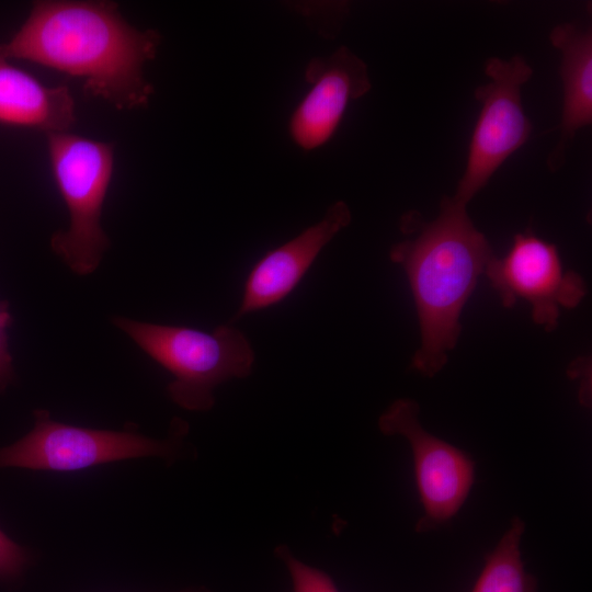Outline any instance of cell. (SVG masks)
I'll return each mask as SVG.
<instances>
[{
	"mask_svg": "<svg viewBox=\"0 0 592 592\" xmlns=\"http://www.w3.org/2000/svg\"><path fill=\"white\" fill-rule=\"evenodd\" d=\"M178 592H212L207 588L200 587V588H187Z\"/></svg>",
	"mask_w": 592,
	"mask_h": 592,
	"instance_id": "obj_17",
	"label": "cell"
},
{
	"mask_svg": "<svg viewBox=\"0 0 592 592\" xmlns=\"http://www.w3.org/2000/svg\"><path fill=\"white\" fill-rule=\"evenodd\" d=\"M27 562V551L0 531V579L12 580L18 578Z\"/></svg>",
	"mask_w": 592,
	"mask_h": 592,
	"instance_id": "obj_15",
	"label": "cell"
},
{
	"mask_svg": "<svg viewBox=\"0 0 592 592\" xmlns=\"http://www.w3.org/2000/svg\"><path fill=\"white\" fill-rule=\"evenodd\" d=\"M34 428L12 445L0 448V468L21 467L34 470L73 471L112 462L160 457L175 460L187 425L179 419L172 435L156 440L135 431L81 428L54 421L49 411L37 409Z\"/></svg>",
	"mask_w": 592,
	"mask_h": 592,
	"instance_id": "obj_5",
	"label": "cell"
},
{
	"mask_svg": "<svg viewBox=\"0 0 592 592\" xmlns=\"http://www.w3.org/2000/svg\"><path fill=\"white\" fill-rule=\"evenodd\" d=\"M13 321L8 301H0V395L13 382L14 369L9 350L8 329Z\"/></svg>",
	"mask_w": 592,
	"mask_h": 592,
	"instance_id": "obj_16",
	"label": "cell"
},
{
	"mask_svg": "<svg viewBox=\"0 0 592 592\" xmlns=\"http://www.w3.org/2000/svg\"><path fill=\"white\" fill-rule=\"evenodd\" d=\"M549 39L561 54L563 90L561 136L547 159L549 169L557 171L577 132L592 122V32L577 23H560L551 30Z\"/></svg>",
	"mask_w": 592,
	"mask_h": 592,
	"instance_id": "obj_11",
	"label": "cell"
},
{
	"mask_svg": "<svg viewBox=\"0 0 592 592\" xmlns=\"http://www.w3.org/2000/svg\"><path fill=\"white\" fill-rule=\"evenodd\" d=\"M76 103L68 87H49L0 54V123L50 133L69 132Z\"/></svg>",
	"mask_w": 592,
	"mask_h": 592,
	"instance_id": "obj_12",
	"label": "cell"
},
{
	"mask_svg": "<svg viewBox=\"0 0 592 592\" xmlns=\"http://www.w3.org/2000/svg\"><path fill=\"white\" fill-rule=\"evenodd\" d=\"M305 78L310 88L289 117L288 133L299 148L315 150L332 138L349 103L372 84L366 64L345 46L312 58Z\"/></svg>",
	"mask_w": 592,
	"mask_h": 592,
	"instance_id": "obj_9",
	"label": "cell"
},
{
	"mask_svg": "<svg viewBox=\"0 0 592 592\" xmlns=\"http://www.w3.org/2000/svg\"><path fill=\"white\" fill-rule=\"evenodd\" d=\"M274 555L285 565L293 592H340L327 572L299 560L288 546L277 545Z\"/></svg>",
	"mask_w": 592,
	"mask_h": 592,
	"instance_id": "obj_14",
	"label": "cell"
},
{
	"mask_svg": "<svg viewBox=\"0 0 592 592\" xmlns=\"http://www.w3.org/2000/svg\"><path fill=\"white\" fill-rule=\"evenodd\" d=\"M417 401L400 398L378 419L379 431L410 444L424 514L415 524L423 534L446 524L462 508L475 482V463L464 451L432 435L419 421Z\"/></svg>",
	"mask_w": 592,
	"mask_h": 592,
	"instance_id": "obj_7",
	"label": "cell"
},
{
	"mask_svg": "<svg viewBox=\"0 0 592 592\" xmlns=\"http://www.w3.org/2000/svg\"><path fill=\"white\" fill-rule=\"evenodd\" d=\"M524 521L515 516L485 565L471 592H537L536 578L528 573L521 558L520 543Z\"/></svg>",
	"mask_w": 592,
	"mask_h": 592,
	"instance_id": "obj_13",
	"label": "cell"
},
{
	"mask_svg": "<svg viewBox=\"0 0 592 592\" xmlns=\"http://www.w3.org/2000/svg\"><path fill=\"white\" fill-rule=\"evenodd\" d=\"M351 218L348 204L337 201L318 223L265 253L248 274L241 303L229 323L285 299Z\"/></svg>",
	"mask_w": 592,
	"mask_h": 592,
	"instance_id": "obj_10",
	"label": "cell"
},
{
	"mask_svg": "<svg viewBox=\"0 0 592 592\" xmlns=\"http://www.w3.org/2000/svg\"><path fill=\"white\" fill-rule=\"evenodd\" d=\"M160 44L157 30L135 27L115 2L44 0L33 3L0 54L76 77L91 95L130 111L147 106L153 94L145 66Z\"/></svg>",
	"mask_w": 592,
	"mask_h": 592,
	"instance_id": "obj_1",
	"label": "cell"
},
{
	"mask_svg": "<svg viewBox=\"0 0 592 592\" xmlns=\"http://www.w3.org/2000/svg\"><path fill=\"white\" fill-rule=\"evenodd\" d=\"M111 322L173 376L167 392L185 410H210L215 388L249 376L254 364L248 338L232 323L206 332L122 316H113Z\"/></svg>",
	"mask_w": 592,
	"mask_h": 592,
	"instance_id": "obj_3",
	"label": "cell"
},
{
	"mask_svg": "<svg viewBox=\"0 0 592 592\" xmlns=\"http://www.w3.org/2000/svg\"><path fill=\"white\" fill-rule=\"evenodd\" d=\"M485 72L489 82L475 90L481 110L475 125L467 163L453 196L467 203L488 183L498 168L528 139L532 124L521 102V88L533 75L520 55L509 60L491 57Z\"/></svg>",
	"mask_w": 592,
	"mask_h": 592,
	"instance_id": "obj_6",
	"label": "cell"
},
{
	"mask_svg": "<svg viewBox=\"0 0 592 592\" xmlns=\"http://www.w3.org/2000/svg\"><path fill=\"white\" fill-rule=\"evenodd\" d=\"M46 137L52 173L69 214L68 228L53 234L50 249L73 273L90 275L111 244L101 219L114 145L69 132Z\"/></svg>",
	"mask_w": 592,
	"mask_h": 592,
	"instance_id": "obj_4",
	"label": "cell"
},
{
	"mask_svg": "<svg viewBox=\"0 0 592 592\" xmlns=\"http://www.w3.org/2000/svg\"><path fill=\"white\" fill-rule=\"evenodd\" d=\"M413 218L415 225L410 213L401 221L418 232L394 244L389 255L406 272L419 317L421 345L412 368L432 377L457 343L463 307L493 253L466 205L453 197L442 198L440 214L431 223L414 213Z\"/></svg>",
	"mask_w": 592,
	"mask_h": 592,
	"instance_id": "obj_2",
	"label": "cell"
},
{
	"mask_svg": "<svg viewBox=\"0 0 592 592\" xmlns=\"http://www.w3.org/2000/svg\"><path fill=\"white\" fill-rule=\"evenodd\" d=\"M485 273L504 307L526 300L533 321L548 331L561 308H574L587 294L583 278L563 271L556 246L532 232L516 234L509 252L501 259L493 255Z\"/></svg>",
	"mask_w": 592,
	"mask_h": 592,
	"instance_id": "obj_8",
	"label": "cell"
}]
</instances>
